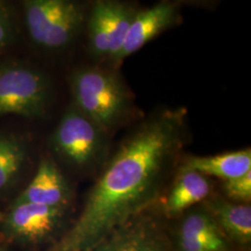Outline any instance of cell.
Instances as JSON below:
<instances>
[{
  "label": "cell",
  "mask_w": 251,
  "mask_h": 251,
  "mask_svg": "<svg viewBox=\"0 0 251 251\" xmlns=\"http://www.w3.org/2000/svg\"><path fill=\"white\" fill-rule=\"evenodd\" d=\"M186 111L167 109L128 135L104 163L75 224L46 251H88L151 206L179 154Z\"/></svg>",
  "instance_id": "obj_1"
},
{
  "label": "cell",
  "mask_w": 251,
  "mask_h": 251,
  "mask_svg": "<svg viewBox=\"0 0 251 251\" xmlns=\"http://www.w3.org/2000/svg\"><path fill=\"white\" fill-rule=\"evenodd\" d=\"M74 104L108 134L129 117L132 99L113 70L96 66L76 69L70 76Z\"/></svg>",
  "instance_id": "obj_2"
},
{
  "label": "cell",
  "mask_w": 251,
  "mask_h": 251,
  "mask_svg": "<svg viewBox=\"0 0 251 251\" xmlns=\"http://www.w3.org/2000/svg\"><path fill=\"white\" fill-rule=\"evenodd\" d=\"M24 18L32 42L47 51H63L85 28L90 3L85 0H23Z\"/></svg>",
  "instance_id": "obj_3"
},
{
  "label": "cell",
  "mask_w": 251,
  "mask_h": 251,
  "mask_svg": "<svg viewBox=\"0 0 251 251\" xmlns=\"http://www.w3.org/2000/svg\"><path fill=\"white\" fill-rule=\"evenodd\" d=\"M109 134L74 103L63 114L50 136L55 154L79 171L103 166L109 151Z\"/></svg>",
  "instance_id": "obj_4"
},
{
  "label": "cell",
  "mask_w": 251,
  "mask_h": 251,
  "mask_svg": "<svg viewBox=\"0 0 251 251\" xmlns=\"http://www.w3.org/2000/svg\"><path fill=\"white\" fill-rule=\"evenodd\" d=\"M52 100V86L45 73L24 63L0 65V116L45 117Z\"/></svg>",
  "instance_id": "obj_5"
},
{
  "label": "cell",
  "mask_w": 251,
  "mask_h": 251,
  "mask_svg": "<svg viewBox=\"0 0 251 251\" xmlns=\"http://www.w3.org/2000/svg\"><path fill=\"white\" fill-rule=\"evenodd\" d=\"M139 9L129 0L90 1L85 27L93 58L112 63Z\"/></svg>",
  "instance_id": "obj_6"
},
{
  "label": "cell",
  "mask_w": 251,
  "mask_h": 251,
  "mask_svg": "<svg viewBox=\"0 0 251 251\" xmlns=\"http://www.w3.org/2000/svg\"><path fill=\"white\" fill-rule=\"evenodd\" d=\"M67 210L68 207L14 202L1 224L3 233L13 242L29 246L50 242L59 238Z\"/></svg>",
  "instance_id": "obj_7"
},
{
  "label": "cell",
  "mask_w": 251,
  "mask_h": 251,
  "mask_svg": "<svg viewBox=\"0 0 251 251\" xmlns=\"http://www.w3.org/2000/svg\"><path fill=\"white\" fill-rule=\"evenodd\" d=\"M88 251H174V249L166 227L147 209Z\"/></svg>",
  "instance_id": "obj_8"
},
{
  "label": "cell",
  "mask_w": 251,
  "mask_h": 251,
  "mask_svg": "<svg viewBox=\"0 0 251 251\" xmlns=\"http://www.w3.org/2000/svg\"><path fill=\"white\" fill-rule=\"evenodd\" d=\"M180 7L171 0H160L150 8L139 9L126 32L121 50L111 64L119 65L156 36L179 25L182 21Z\"/></svg>",
  "instance_id": "obj_9"
},
{
  "label": "cell",
  "mask_w": 251,
  "mask_h": 251,
  "mask_svg": "<svg viewBox=\"0 0 251 251\" xmlns=\"http://www.w3.org/2000/svg\"><path fill=\"white\" fill-rule=\"evenodd\" d=\"M72 189L52 158L44 156L38 164L34 178L15 200V203H35L68 207Z\"/></svg>",
  "instance_id": "obj_10"
},
{
  "label": "cell",
  "mask_w": 251,
  "mask_h": 251,
  "mask_svg": "<svg viewBox=\"0 0 251 251\" xmlns=\"http://www.w3.org/2000/svg\"><path fill=\"white\" fill-rule=\"evenodd\" d=\"M212 184L208 177L182 166L163 203L167 217L176 218L198 206L211 196Z\"/></svg>",
  "instance_id": "obj_11"
},
{
  "label": "cell",
  "mask_w": 251,
  "mask_h": 251,
  "mask_svg": "<svg viewBox=\"0 0 251 251\" xmlns=\"http://www.w3.org/2000/svg\"><path fill=\"white\" fill-rule=\"evenodd\" d=\"M204 206L215 219L217 225L233 247L248 250L251 244V206L221 197L205 200Z\"/></svg>",
  "instance_id": "obj_12"
},
{
  "label": "cell",
  "mask_w": 251,
  "mask_h": 251,
  "mask_svg": "<svg viewBox=\"0 0 251 251\" xmlns=\"http://www.w3.org/2000/svg\"><path fill=\"white\" fill-rule=\"evenodd\" d=\"M179 217L175 237L197 239L224 251H233V245L226 238L206 206H193Z\"/></svg>",
  "instance_id": "obj_13"
},
{
  "label": "cell",
  "mask_w": 251,
  "mask_h": 251,
  "mask_svg": "<svg viewBox=\"0 0 251 251\" xmlns=\"http://www.w3.org/2000/svg\"><path fill=\"white\" fill-rule=\"evenodd\" d=\"M183 166L207 177L223 180L234 179L251 171V150L246 148L209 156H191Z\"/></svg>",
  "instance_id": "obj_14"
},
{
  "label": "cell",
  "mask_w": 251,
  "mask_h": 251,
  "mask_svg": "<svg viewBox=\"0 0 251 251\" xmlns=\"http://www.w3.org/2000/svg\"><path fill=\"white\" fill-rule=\"evenodd\" d=\"M28 145L22 138L0 134V194L19 179L28 159Z\"/></svg>",
  "instance_id": "obj_15"
},
{
  "label": "cell",
  "mask_w": 251,
  "mask_h": 251,
  "mask_svg": "<svg viewBox=\"0 0 251 251\" xmlns=\"http://www.w3.org/2000/svg\"><path fill=\"white\" fill-rule=\"evenodd\" d=\"M223 189L228 200L236 203L251 201V171L234 179L224 180Z\"/></svg>",
  "instance_id": "obj_16"
},
{
  "label": "cell",
  "mask_w": 251,
  "mask_h": 251,
  "mask_svg": "<svg viewBox=\"0 0 251 251\" xmlns=\"http://www.w3.org/2000/svg\"><path fill=\"white\" fill-rule=\"evenodd\" d=\"M15 25L12 10L6 0H0V50L13 40Z\"/></svg>",
  "instance_id": "obj_17"
},
{
  "label": "cell",
  "mask_w": 251,
  "mask_h": 251,
  "mask_svg": "<svg viewBox=\"0 0 251 251\" xmlns=\"http://www.w3.org/2000/svg\"><path fill=\"white\" fill-rule=\"evenodd\" d=\"M179 5H189L194 7H200L206 9H212L218 5L220 0H171Z\"/></svg>",
  "instance_id": "obj_18"
},
{
  "label": "cell",
  "mask_w": 251,
  "mask_h": 251,
  "mask_svg": "<svg viewBox=\"0 0 251 251\" xmlns=\"http://www.w3.org/2000/svg\"><path fill=\"white\" fill-rule=\"evenodd\" d=\"M3 220H4V215L0 212V225L2 224V222H3Z\"/></svg>",
  "instance_id": "obj_19"
},
{
  "label": "cell",
  "mask_w": 251,
  "mask_h": 251,
  "mask_svg": "<svg viewBox=\"0 0 251 251\" xmlns=\"http://www.w3.org/2000/svg\"><path fill=\"white\" fill-rule=\"evenodd\" d=\"M0 251H4V250H2V249H0Z\"/></svg>",
  "instance_id": "obj_20"
}]
</instances>
